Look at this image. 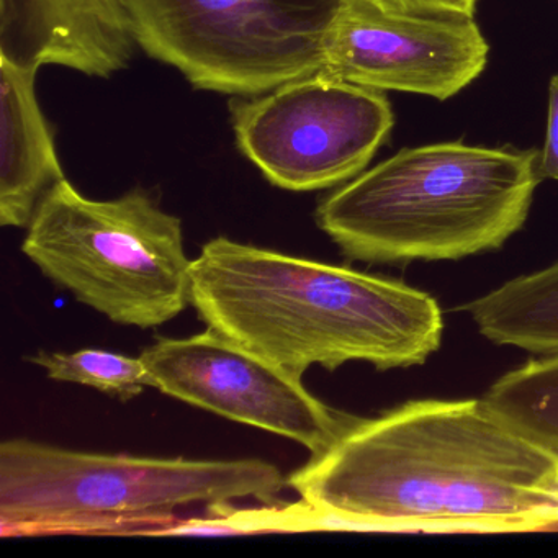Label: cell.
<instances>
[{
  "label": "cell",
  "instance_id": "cell-2",
  "mask_svg": "<svg viewBox=\"0 0 558 558\" xmlns=\"http://www.w3.org/2000/svg\"><path fill=\"white\" fill-rule=\"evenodd\" d=\"M191 305L207 328L296 378L354 361L414 367L442 344V310L429 293L225 236L192 260Z\"/></svg>",
  "mask_w": 558,
  "mask_h": 558
},
{
  "label": "cell",
  "instance_id": "cell-12",
  "mask_svg": "<svg viewBox=\"0 0 558 558\" xmlns=\"http://www.w3.org/2000/svg\"><path fill=\"white\" fill-rule=\"evenodd\" d=\"M483 338L538 355L558 354V260L508 280L462 306Z\"/></svg>",
  "mask_w": 558,
  "mask_h": 558
},
{
  "label": "cell",
  "instance_id": "cell-5",
  "mask_svg": "<svg viewBox=\"0 0 558 558\" xmlns=\"http://www.w3.org/2000/svg\"><path fill=\"white\" fill-rule=\"evenodd\" d=\"M27 228L25 256L117 325L158 328L191 305L182 221L142 189L93 201L64 179Z\"/></svg>",
  "mask_w": 558,
  "mask_h": 558
},
{
  "label": "cell",
  "instance_id": "cell-16",
  "mask_svg": "<svg viewBox=\"0 0 558 558\" xmlns=\"http://www.w3.org/2000/svg\"><path fill=\"white\" fill-rule=\"evenodd\" d=\"M538 174L542 181H558V74L548 83L547 133L538 158Z\"/></svg>",
  "mask_w": 558,
  "mask_h": 558
},
{
  "label": "cell",
  "instance_id": "cell-3",
  "mask_svg": "<svg viewBox=\"0 0 558 558\" xmlns=\"http://www.w3.org/2000/svg\"><path fill=\"white\" fill-rule=\"evenodd\" d=\"M537 149L463 142L404 148L325 198L318 227L352 260H459L524 227L541 184Z\"/></svg>",
  "mask_w": 558,
  "mask_h": 558
},
{
  "label": "cell",
  "instance_id": "cell-15",
  "mask_svg": "<svg viewBox=\"0 0 558 558\" xmlns=\"http://www.w3.org/2000/svg\"><path fill=\"white\" fill-rule=\"evenodd\" d=\"M381 11L397 14H462L473 17L480 0H371Z\"/></svg>",
  "mask_w": 558,
  "mask_h": 558
},
{
  "label": "cell",
  "instance_id": "cell-1",
  "mask_svg": "<svg viewBox=\"0 0 558 558\" xmlns=\"http://www.w3.org/2000/svg\"><path fill=\"white\" fill-rule=\"evenodd\" d=\"M313 531L502 534L558 527V457L485 400L357 417L287 478Z\"/></svg>",
  "mask_w": 558,
  "mask_h": 558
},
{
  "label": "cell",
  "instance_id": "cell-14",
  "mask_svg": "<svg viewBox=\"0 0 558 558\" xmlns=\"http://www.w3.org/2000/svg\"><path fill=\"white\" fill-rule=\"evenodd\" d=\"M27 361L44 367L53 380L86 385L122 401L138 397L146 388H155L151 372L142 357H129L104 349L40 351Z\"/></svg>",
  "mask_w": 558,
  "mask_h": 558
},
{
  "label": "cell",
  "instance_id": "cell-10",
  "mask_svg": "<svg viewBox=\"0 0 558 558\" xmlns=\"http://www.w3.org/2000/svg\"><path fill=\"white\" fill-rule=\"evenodd\" d=\"M138 50L122 0H0V58L109 80Z\"/></svg>",
  "mask_w": 558,
  "mask_h": 558
},
{
  "label": "cell",
  "instance_id": "cell-4",
  "mask_svg": "<svg viewBox=\"0 0 558 558\" xmlns=\"http://www.w3.org/2000/svg\"><path fill=\"white\" fill-rule=\"evenodd\" d=\"M289 485L260 459L81 452L28 439L0 446V521L4 535L155 532L179 524L175 509L228 506L256 498L270 505Z\"/></svg>",
  "mask_w": 558,
  "mask_h": 558
},
{
  "label": "cell",
  "instance_id": "cell-8",
  "mask_svg": "<svg viewBox=\"0 0 558 558\" xmlns=\"http://www.w3.org/2000/svg\"><path fill=\"white\" fill-rule=\"evenodd\" d=\"M140 357L162 393L289 437L312 457L329 449L357 420L313 397L302 378L210 328L191 338H159Z\"/></svg>",
  "mask_w": 558,
  "mask_h": 558
},
{
  "label": "cell",
  "instance_id": "cell-9",
  "mask_svg": "<svg viewBox=\"0 0 558 558\" xmlns=\"http://www.w3.org/2000/svg\"><path fill=\"white\" fill-rule=\"evenodd\" d=\"M489 45L462 14H397L344 0L319 73L368 89L447 100L478 80Z\"/></svg>",
  "mask_w": 558,
  "mask_h": 558
},
{
  "label": "cell",
  "instance_id": "cell-11",
  "mask_svg": "<svg viewBox=\"0 0 558 558\" xmlns=\"http://www.w3.org/2000/svg\"><path fill=\"white\" fill-rule=\"evenodd\" d=\"M38 68L0 58V225H31L45 195L66 179L37 99Z\"/></svg>",
  "mask_w": 558,
  "mask_h": 558
},
{
  "label": "cell",
  "instance_id": "cell-6",
  "mask_svg": "<svg viewBox=\"0 0 558 558\" xmlns=\"http://www.w3.org/2000/svg\"><path fill=\"white\" fill-rule=\"evenodd\" d=\"M138 48L192 87L256 97L319 73L344 0H122Z\"/></svg>",
  "mask_w": 558,
  "mask_h": 558
},
{
  "label": "cell",
  "instance_id": "cell-7",
  "mask_svg": "<svg viewBox=\"0 0 558 558\" xmlns=\"http://www.w3.org/2000/svg\"><path fill=\"white\" fill-rule=\"evenodd\" d=\"M230 106L240 151L270 184L292 192L357 178L395 125L385 93L322 73Z\"/></svg>",
  "mask_w": 558,
  "mask_h": 558
},
{
  "label": "cell",
  "instance_id": "cell-13",
  "mask_svg": "<svg viewBox=\"0 0 558 558\" xmlns=\"http://www.w3.org/2000/svg\"><path fill=\"white\" fill-rule=\"evenodd\" d=\"M509 426L558 457V354L531 359L483 397Z\"/></svg>",
  "mask_w": 558,
  "mask_h": 558
}]
</instances>
